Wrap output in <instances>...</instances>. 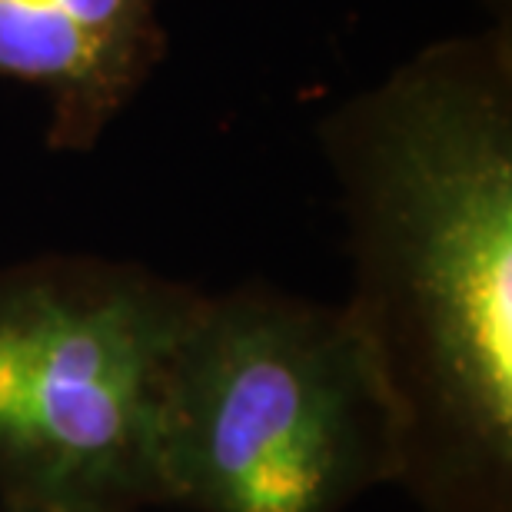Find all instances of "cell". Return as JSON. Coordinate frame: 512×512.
Returning a JSON list of instances; mask_svg holds the SVG:
<instances>
[{
  "instance_id": "5",
  "label": "cell",
  "mask_w": 512,
  "mask_h": 512,
  "mask_svg": "<svg viewBox=\"0 0 512 512\" xmlns=\"http://www.w3.org/2000/svg\"><path fill=\"white\" fill-rule=\"evenodd\" d=\"M0 512H30V509H10V506H0Z\"/></svg>"
},
{
  "instance_id": "2",
  "label": "cell",
  "mask_w": 512,
  "mask_h": 512,
  "mask_svg": "<svg viewBox=\"0 0 512 512\" xmlns=\"http://www.w3.org/2000/svg\"><path fill=\"white\" fill-rule=\"evenodd\" d=\"M163 506L346 512L396 486V429L343 306L253 283L207 296L173 356L157 433Z\"/></svg>"
},
{
  "instance_id": "3",
  "label": "cell",
  "mask_w": 512,
  "mask_h": 512,
  "mask_svg": "<svg viewBox=\"0 0 512 512\" xmlns=\"http://www.w3.org/2000/svg\"><path fill=\"white\" fill-rule=\"evenodd\" d=\"M200 300L94 256L0 266V506H163L160 409Z\"/></svg>"
},
{
  "instance_id": "1",
  "label": "cell",
  "mask_w": 512,
  "mask_h": 512,
  "mask_svg": "<svg viewBox=\"0 0 512 512\" xmlns=\"http://www.w3.org/2000/svg\"><path fill=\"white\" fill-rule=\"evenodd\" d=\"M346 320L419 512H512L509 34L429 47L336 114Z\"/></svg>"
},
{
  "instance_id": "4",
  "label": "cell",
  "mask_w": 512,
  "mask_h": 512,
  "mask_svg": "<svg viewBox=\"0 0 512 512\" xmlns=\"http://www.w3.org/2000/svg\"><path fill=\"white\" fill-rule=\"evenodd\" d=\"M160 0H0V80L50 100L47 140L90 150L163 57Z\"/></svg>"
}]
</instances>
